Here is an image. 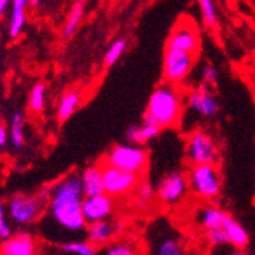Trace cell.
I'll return each mask as SVG.
<instances>
[{"label":"cell","mask_w":255,"mask_h":255,"mask_svg":"<svg viewBox=\"0 0 255 255\" xmlns=\"http://www.w3.org/2000/svg\"><path fill=\"white\" fill-rule=\"evenodd\" d=\"M84 190L81 176L71 174L60 180L49 193V217L63 231L78 234L86 231L87 222L83 216Z\"/></svg>","instance_id":"1"},{"label":"cell","mask_w":255,"mask_h":255,"mask_svg":"<svg viewBox=\"0 0 255 255\" xmlns=\"http://www.w3.org/2000/svg\"><path fill=\"white\" fill-rule=\"evenodd\" d=\"M183 95L179 87L164 81L150 95L142 121L156 124L162 130L177 127L183 115Z\"/></svg>","instance_id":"2"},{"label":"cell","mask_w":255,"mask_h":255,"mask_svg":"<svg viewBox=\"0 0 255 255\" xmlns=\"http://www.w3.org/2000/svg\"><path fill=\"white\" fill-rule=\"evenodd\" d=\"M187 179L190 191L202 200H214L222 193V174L216 164L191 165Z\"/></svg>","instance_id":"3"},{"label":"cell","mask_w":255,"mask_h":255,"mask_svg":"<svg viewBox=\"0 0 255 255\" xmlns=\"http://www.w3.org/2000/svg\"><path fill=\"white\" fill-rule=\"evenodd\" d=\"M101 164L142 176L148 165V151L141 145L118 144L104 154Z\"/></svg>","instance_id":"4"},{"label":"cell","mask_w":255,"mask_h":255,"mask_svg":"<svg viewBox=\"0 0 255 255\" xmlns=\"http://www.w3.org/2000/svg\"><path fill=\"white\" fill-rule=\"evenodd\" d=\"M185 159L190 165L216 164L220 160V147L216 137L205 128H196L185 142Z\"/></svg>","instance_id":"5"},{"label":"cell","mask_w":255,"mask_h":255,"mask_svg":"<svg viewBox=\"0 0 255 255\" xmlns=\"http://www.w3.org/2000/svg\"><path fill=\"white\" fill-rule=\"evenodd\" d=\"M165 48L199 55L202 48V34L196 20L190 15H180L168 34Z\"/></svg>","instance_id":"6"},{"label":"cell","mask_w":255,"mask_h":255,"mask_svg":"<svg viewBox=\"0 0 255 255\" xmlns=\"http://www.w3.org/2000/svg\"><path fill=\"white\" fill-rule=\"evenodd\" d=\"M48 202V193H40L34 196L17 194L8 203V214L11 220L17 225H31L43 214Z\"/></svg>","instance_id":"7"},{"label":"cell","mask_w":255,"mask_h":255,"mask_svg":"<svg viewBox=\"0 0 255 255\" xmlns=\"http://www.w3.org/2000/svg\"><path fill=\"white\" fill-rule=\"evenodd\" d=\"M197 61V55L183 52L179 49H167L164 51V61H162V72H164V81L170 84H182L187 80Z\"/></svg>","instance_id":"8"},{"label":"cell","mask_w":255,"mask_h":255,"mask_svg":"<svg viewBox=\"0 0 255 255\" xmlns=\"http://www.w3.org/2000/svg\"><path fill=\"white\" fill-rule=\"evenodd\" d=\"M188 191L190 188L187 174H183L182 171H171L159 179L156 187V197L162 205L174 206L187 197Z\"/></svg>","instance_id":"9"},{"label":"cell","mask_w":255,"mask_h":255,"mask_svg":"<svg viewBox=\"0 0 255 255\" xmlns=\"http://www.w3.org/2000/svg\"><path fill=\"white\" fill-rule=\"evenodd\" d=\"M150 254L151 255H185L182 239L171 228V225L162 220L156 222V231L151 233V239H150Z\"/></svg>","instance_id":"10"},{"label":"cell","mask_w":255,"mask_h":255,"mask_svg":"<svg viewBox=\"0 0 255 255\" xmlns=\"http://www.w3.org/2000/svg\"><path fill=\"white\" fill-rule=\"evenodd\" d=\"M101 167H103L104 193L109 194L110 197L126 196L134 188H137L139 182H141V176L139 174L128 173L104 164H101Z\"/></svg>","instance_id":"11"},{"label":"cell","mask_w":255,"mask_h":255,"mask_svg":"<svg viewBox=\"0 0 255 255\" xmlns=\"http://www.w3.org/2000/svg\"><path fill=\"white\" fill-rule=\"evenodd\" d=\"M187 107L205 120H211L217 117L220 112V103L216 95L211 92V87L205 83H200L196 89H193L185 98Z\"/></svg>","instance_id":"12"},{"label":"cell","mask_w":255,"mask_h":255,"mask_svg":"<svg viewBox=\"0 0 255 255\" xmlns=\"http://www.w3.org/2000/svg\"><path fill=\"white\" fill-rule=\"evenodd\" d=\"M113 213V197L103 193L100 196L84 197L83 200V216L87 223L107 220Z\"/></svg>","instance_id":"13"},{"label":"cell","mask_w":255,"mask_h":255,"mask_svg":"<svg viewBox=\"0 0 255 255\" xmlns=\"http://www.w3.org/2000/svg\"><path fill=\"white\" fill-rule=\"evenodd\" d=\"M0 255H37V243L29 234H15L2 242Z\"/></svg>","instance_id":"14"},{"label":"cell","mask_w":255,"mask_h":255,"mask_svg":"<svg viewBox=\"0 0 255 255\" xmlns=\"http://www.w3.org/2000/svg\"><path fill=\"white\" fill-rule=\"evenodd\" d=\"M118 225H113L109 220H100L94 223H87L86 236L87 242L94 246H106L115 236L118 234Z\"/></svg>","instance_id":"15"},{"label":"cell","mask_w":255,"mask_h":255,"mask_svg":"<svg viewBox=\"0 0 255 255\" xmlns=\"http://www.w3.org/2000/svg\"><path fill=\"white\" fill-rule=\"evenodd\" d=\"M233 217L229 216L225 210L213 205L202 206L196 214V222L206 231V229H216V228H223L226 222Z\"/></svg>","instance_id":"16"},{"label":"cell","mask_w":255,"mask_h":255,"mask_svg":"<svg viewBox=\"0 0 255 255\" xmlns=\"http://www.w3.org/2000/svg\"><path fill=\"white\" fill-rule=\"evenodd\" d=\"M160 131H162V128L157 127L156 124L142 121V124H139V126H130L127 128L126 139L128 141V144H134V145L144 147L145 144H148V142L153 141V139H156L160 134Z\"/></svg>","instance_id":"17"},{"label":"cell","mask_w":255,"mask_h":255,"mask_svg":"<svg viewBox=\"0 0 255 255\" xmlns=\"http://www.w3.org/2000/svg\"><path fill=\"white\" fill-rule=\"evenodd\" d=\"M81 182H83V190L84 196H100L104 193V180H103V167L98 165H90L84 168L81 173Z\"/></svg>","instance_id":"18"},{"label":"cell","mask_w":255,"mask_h":255,"mask_svg":"<svg viewBox=\"0 0 255 255\" xmlns=\"http://www.w3.org/2000/svg\"><path fill=\"white\" fill-rule=\"evenodd\" d=\"M11 18L8 34L11 38H17L26 23V8L29 6V0H11Z\"/></svg>","instance_id":"19"},{"label":"cell","mask_w":255,"mask_h":255,"mask_svg":"<svg viewBox=\"0 0 255 255\" xmlns=\"http://www.w3.org/2000/svg\"><path fill=\"white\" fill-rule=\"evenodd\" d=\"M81 100H83V95L78 89H71V90H67L66 94H63V97L58 103V107H57L58 121L64 123L71 118L77 112V109L80 107Z\"/></svg>","instance_id":"20"},{"label":"cell","mask_w":255,"mask_h":255,"mask_svg":"<svg viewBox=\"0 0 255 255\" xmlns=\"http://www.w3.org/2000/svg\"><path fill=\"white\" fill-rule=\"evenodd\" d=\"M84 8H86V0H75L71 11H69V14H67V18L63 25V29H61L63 38L67 40V38L74 37V34L77 32V29L81 25V20L84 15Z\"/></svg>","instance_id":"21"},{"label":"cell","mask_w":255,"mask_h":255,"mask_svg":"<svg viewBox=\"0 0 255 255\" xmlns=\"http://www.w3.org/2000/svg\"><path fill=\"white\" fill-rule=\"evenodd\" d=\"M223 229H225V233L228 236V243L231 246H234L236 249H245L248 246V243H249L248 231L234 217H231L226 222Z\"/></svg>","instance_id":"22"},{"label":"cell","mask_w":255,"mask_h":255,"mask_svg":"<svg viewBox=\"0 0 255 255\" xmlns=\"http://www.w3.org/2000/svg\"><path fill=\"white\" fill-rule=\"evenodd\" d=\"M197 5L200 8L205 28L211 31H219V11L214 0H197Z\"/></svg>","instance_id":"23"},{"label":"cell","mask_w":255,"mask_h":255,"mask_svg":"<svg viewBox=\"0 0 255 255\" xmlns=\"http://www.w3.org/2000/svg\"><path fill=\"white\" fill-rule=\"evenodd\" d=\"M9 136H11V144L14 148H21L25 145V117L21 112H14L11 124H9Z\"/></svg>","instance_id":"24"},{"label":"cell","mask_w":255,"mask_h":255,"mask_svg":"<svg viewBox=\"0 0 255 255\" xmlns=\"http://www.w3.org/2000/svg\"><path fill=\"white\" fill-rule=\"evenodd\" d=\"M61 251L67 255H100L94 245L89 242H84V240L63 243Z\"/></svg>","instance_id":"25"},{"label":"cell","mask_w":255,"mask_h":255,"mask_svg":"<svg viewBox=\"0 0 255 255\" xmlns=\"http://www.w3.org/2000/svg\"><path fill=\"white\" fill-rule=\"evenodd\" d=\"M126 49H127V40L126 38H120L117 41H113L110 44V48L107 49L106 55H104V66L112 67V66L117 64L120 61V58L124 55Z\"/></svg>","instance_id":"26"},{"label":"cell","mask_w":255,"mask_h":255,"mask_svg":"<svg viewBox=\"0 0 255 255\" xmlns=\"http://www.w3.org/2000/svg\"><path fill=\"white\" fill-rule=\"evenodd\" d=\"M46 104V86L43 83H37L32 86L29 94V109L32 113H41Z\"/></svg>","instance_id":"27"},{"label":"cell","mask_w":255,"mask_h":255,"mask_svg":"<svg viewBox=\"0 0 255 255\" xmlns=\"http://www.w3.org/2000/svg\"><path fill=\"white\" fill-rule=\"evenodd\" d=\"M156 197V190H153L151 183L147 180H141L137 185V194H136V206L137 208H147Z\"/></svg>","instance_id":"28"},{"label":"cell","mask_w":255,"mask_h":255,"mask_svg":"<svg viewBox=\"0 0 255 255\" xmlns=\"http://www.w3.org/2000/svg\"><path fill=\"white\" fill-rule=\"evenodd\" d=\"M100 255H137L136 246L130 242H115L110 245H106Z\"/></svg>","instance_id":"29"},{"label":"cell","mask_w":255,"mask_h":255,"mask_svg":"<svg viewBox=\"0 0 255 255\" xmlns=\"http://www.w3.org/2000/svg\"><path fill=\"white\" fill-rule=\"evenodd\" d=\"M200 77H202V83H205L206 86H210V87H216L217 81H219V69L211 63H206L202 67Z\"/></svg>","instance_id":"30"},{"label":"cell","mask_w":255,"mask_h":255,"mask_svg":"<svg viewBox=\"0 0 255 255\" xmlns=\"http://www.w3.org/2000/svg\"><path fill=\"white\" fill-rule=\"evenodd\" d=\"M205 236L213 246H223V245H229L228 243V236L225 233L223 228H216V229H206Z\"/></svg>","instance_id":"31"},{"label":"cell","mask_w":255,"mask_h":255,"mask_svg":"<svg viewBox=\"0 0 255 255\" xmlns=\"http://www.w3.org/2000/svg\"><path fill=\"white\" fill-rule=\"evenodd\" d=\"M12 236V228L6 222V208L0 203V240H6Z\"/></svg>","instance_id":"32"},{"label":"cell","mask_w":255,"mask_h":255,"mask_svg":"<svg viewBox=\"0 0 255 255\" xmlns=\"http://www.w3.org/2000/svg\"><path fill=\"white\" fill-rule=\"evenodd\" d=\"M8 139H9V133H8V128L0 123V148L6 147L8 144Z\"/></svg>","instance_id":"33"},{"label":"cell","mask_w":255,"mask_h":255,"mask_svg":"<svg viewBox=\"0 0 255 255\" xmlns=\"http://www.w3.org/2000/svg\"><path fill=\"white\" fill-rule=\"evenodd\" d=\"M11 3V0H0V18H2Z\"/></svg>","instance_id":"34"},{"label":"cell","mask_w":255,"mask_h":255,"mask_svg":"<svg viewBox=\"0 0 255 255\" xmlns=\"http://www.w3.org/2000/svg\"><path fill=\"white\" fill-rule=\"evenodd\" d=\"M40 3H41V0H29V6H32V8L40 6Z\"/></svg>","instance_id":"35"},{"label":"cell","mask_w":255,"mask_h":255,"mask_svg":"<svg viewBox=\"0 0 255 255\" xmlns=\"http://www.w3.org/2000/svg\"><path fill=\"white\" fill-rule=\"evenodd\" d=\"M231 255H249V254H246V252H245V249H237L236 252H233Z\"/></svg>","instance_id":"36"}]
</instances>
